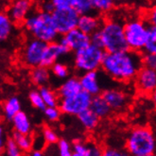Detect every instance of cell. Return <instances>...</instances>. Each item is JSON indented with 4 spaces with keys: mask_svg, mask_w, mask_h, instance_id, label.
I'll list each match as a JSON object with an SVG mask.
<instances>
[{
    "mask_svg": "<svg viewBox=\"0 0 156 156\" xmlns=\"http://www.w3.org/2000/svg\"><path fill=\"white\" fill-rule=\"evenodd\" d=\"M29 99L31 103V105L37 110L44 111V109L47 107L43 100V98L40 94L39 90H32L29 94Z\"/></svg>",
    "mask_w": 156,
    "mask_h": 156,
    "instance_id": "f546056e",
    "label": "cell"
},
{
    "mask_svg": "<svg viewBox=\"0 0 156 156\" xmlns=\"http://www.w3.org/2000/svg\"><path fill=\"white\" fill-rule=\"evenodd\" d=\"M90 109L93 111L98 118H106L112 113V110L108 105V103L105 101V99L102 98L101 95L93 96L91 99L90 103Z\"/></svg>",
    "mask_w": 156,
    "mask_h": 156,
    "instance_id": "ac0fdd59",
    "label": "cell"
},
{
    "mask_svg": "<svg viewBox=\"0 0 156 156\" xmlns=\"http://www.w3.org/2000/svg\"><path fill=\"white\" fill-rule=\"evenodd\" d=\"M43 112H44V116L47 117V119L50 122H57L62 115V112L58 106H54V107L47 106L44 109Z\"/></svg>",
    "mask_w": 156,
    "mask_h": 156,
    "instance_id": "1f68e13d",
    "label": "cell"
},
{
    "mask_svg": "<svg viewBox=\"0 0 156 156\" xmlns=\"http://www.w3.org/2000/svg\"><path fill=\"white\" fill-rule=\"evenodd\" d=\"M93 4L96 12H107L114 8L115 0H93Z\"/></svg>",
    "mask_w": 156,
    "mask_h": 156,
    "instance_id": "4dcf8cb0",
    "label": "cell"
},
{
    "mask_svg": "<svg viewBox=\"0 0 156 156\" xmlns=\"http://www.w3.org/2000/svg\"><path fill=\"white\" fill-rule=\"evenodd\" d=\"M73 156H89L88 145L82 141H76L72 145Z\"/></svg>",
    "mask_w": 156,
    "mask_h": 156,
    "instance_id": "d6a6232c",
    "label": "cell"
},
{
    "mask_svg": "<svg viewBox=\"0 0 156 156\" xmlns=\"http://www.w3.org/2000/svg\"><path fill=\"white\" fill-rule=\"evenodd\" d=\"M4 145H5V140H4V129L2 125H0V155H1L4 151Z\"/></svg>",
    "mask_w": 156,
    "mask_h": 156,
    "instance_id": "60d3db41",
    "label": "cell"
},
{
    "mask_svg": "<svg viewBox=\"0 0 156 156\" xmlns=\"http://www.w3.org/2000/svg\"><path fill=\"white\" fill-rule=\"evenodd\" d=\"M81 86L80 83L79 78H68L66 79L63 83L59 87L58 90V97L60 98H67L73 96L80 91H81Z\"/></svg>",
    "mask_w": 156,
    "mask_h": 156,
    "instance_id": "d6986e66",
    "label": "cell"
},
{
    "mask_svg": "<svg viewBox=\"0 0 156 156\" xmlns=\"http://www.w3.org/2000/svg\"><path fill=\"white\" fill-rule=\"evenodd\" d=\"M100 95L105 99L112 111L115 112L123 110L128 105V101H129L127 95L123 91L118 89H107Z\"/></svg>",
    "mask_w": 156,
    "mask_h": 156,
    "instance_id": "4fadbf2b",
    "label": "cell"
},
{
    "mask_svg": "<svg viewBox=\"0 0 156 156\" xmlns=\"http://www.w3.org/2000/svg\"><path fill=\"white\" fill-rule=\"evenodd\" d=\"M11 120L12 122L14 132L20 133H26V134H29L31 133L32 125L30 122V119L22 110L18 112Z\"/></svg>",
    "mask_w": 156,
    "mask_h": 156,
    "instance_id": "e0dca14e",
    "label": "cell"
},
{
    "mask_svg": "<svg viewBox=\"0 0 156 156\" xmlns=\"http://www.w3.org/2000/svg\"><path fill=\"white\" fill-rule=\"evenodd\" d=\"M19 111H21V102L19 98L15 96H12L6 99V101L3 104V112L7 119L11 120Z\"/></svg>",
    "mask_w": 156,
    "mask_h": 156,
    "instance_id": "7402d4cb",
    "label": "cell"
},
{
    "mask_svg": "<svg viewBox=\"0 0 156 156\" xmlns=\"http://www.w3.org/2000/svg\"><path fill=\"white\" fill-rule=\"evenodd\" d=\"M142 66V54L127 49L112 53L106 52L100 68L112 79L127 82L134 80Z\"/></svg>",
    "mask_w": 156,
    "mask_h": 156,
    "instance_id": "6da1fadb",
    "label": "cell"
},
{
    "mask_svg": "<svg viewBox=\"0 0 156 156\" xmlns=\"http://www.w3.org/2000/svg\"><path fill=\"white\" fill-rule=\"evenodd\" d=\"M59 42L69 48L70 51H77L90 44V36L75 27L66 34L62 35Z\"/></svg>",
    "mask_w": 156,
    "mask_h": 156,
    "instance_id": "8fae6325",
    "label": "cell"
},
{
    "mask_svg": "<svg viewBox=\"0 0 156 156\" xmlns=\"http://www.w3.org/2000/svg\"><path fill=\"white\" fill-rule=\"evenodd\" d=\"M126 152L133 156H153L156 151L155 136L149 127H135L129 133L125 143Z\"/></svg>",
    "mask_w": 156,
    "mask_h": 156,
    "instance_id": "7a4b0ae2",
    "label": "cell"
},
{
    "mask_svg": "<svg viewBox=\"0 0 156 156\" xmlns=\"http://www.w3.org/2000/svg\"><path fill=\"white\" fill-rule=\"evenodd\" d=\"M43 138L48 145H56L59 140V135L52 128L45 127L43 129Z\"/></svg>",
    "mask_w": 156,
    "mask_h": 156,
    "instance_id": "836d02e7",
    "label": "cell"
},
{
    "mask_svg": "<svg viewBox=\"0 0 156 156\" xmlns=\"http://www.w3.org/2000/svg\"><path fill=\"white\" fill-rule=\"evenodd\" d=\"M102 21L97 15L94 14H82L80 15L77 27L88 35L99 30L102 26Z\"/></svg>",
    "mask_w": 156,
    "mask_h": 156,
    "instance_id": "2e32d148",
    "label": "cell"
},
{
    "mask_svg": "<svg viewBox=\"0 0 156 156\" xmlns=\"http://www.w3.org/2000/svg\"><path fill=\"white\" fill-rule=\"evenodd\" d=\"M50 79V71L49 68L44 67L43 66H38L32 67L30 72V80L32 83L37 86L47 85Z\"/></svg>",
    "mask_w": 156,
    "mask_h": 156,
    "instance_id": "44dd1931",
    "label": "cell"
},
{
    "mask_svg": "<svg viewBox=\"0 0 156 156\" xmlns=\"http://www.w3.org/2000/svg\"><path fill=\"white\" fill-rule=\"evenodd\" d=\"M147 40L143 51L145 53L156 54V27L154 24L147 23Z\"/></svg>",
    "mask_w": 156,
    "mask_h": 156,
    "instance_id": "d4e9b609",
    "label": "cell"
},
{
    "mask_svg": "<svg viewBox=\"0 0 156 156\" xmlns=\"http://www.w3.org/2000/svg\"><path fill=\"white\" fill-rule=\"evenodd\" d=\"M24 25L33 38L45 43L56 41L59 35L54 27L51 13L44 11L29 14L24 21Z\"/></svg>",
    "mask_w": 156,
    "mask_h": 156,
    "instance_id": "3957f363",
    "label": "cell"
},
{
    "mask_svg": "<svg viewBox=\"0 0 156 156\" xmlns=\"http://www.w3.org/2000/svg\"><path fill=\"white\" fill-rule=\"evenodd\" d=\"M102 155H104V156H124V155H128V153L123 152V151L117 150L115 148H107L102 151Z\"/></svg>",
    "mask_w": 156,
    "mask_h": 156,
    "instance_id": "74e56055",
    "label": "cell"
},
{
    "mask_svg": "<svg viewBox=\"0 0 156 156\" xmlns=\"http://www.w3.org/2000/svg\"><path fill=\"white\" fill-rule=\"evenodd\" d=\"M105 51L101 48L89 44L86 47L75 51L74 66L81 73L98 70L101 66Z\"/></svg>",
    "mask_w": 156,
    "mask_h": 156,
    "instance_id": "5b68a950",
    "label": "cell"
},
{
    "mask_svg": "<svg viewBox=\"0 0 156 156\" xmlns=\"http://www.w3.org/2000/svg\"><path fill=\"white\" fill-rule=\"evenodd\" d=\"M70 50L65 44H61L59 41H53L50 43H48L47 48L44 52L43 59L41 62V66L50 68L53 63L58 62L60 58L65 56L67 53H69Z\"/></svg>",
    "mask_w": 156,
    "mask_h": 156,
    "instance_id": "7c38bea8",
    "label": "cell"
},
{
    "mask_svg": "<svg viewBox=\"0 0 156 156\" xmlns=\"http://www.w3.org/2000/svg\"><path fill=\"white\" fill-rule=\"evenodd\" d=\"M30 153L32 156H42V155H44V152H42V151H40V150H31V151Z\"/></svg>",
    "mask_w": 156,
    "mask_h": 156,
    "instance_id": "ee69618b",
    "label": "cell"
},
{
    "mask_svg": "<svg viewBox=\"0 0 156 156\" xmlns=\"http://www.w3.org/2000/svg\"><path fill=\"white\" fill-rule=\"evenodd\" d=\"M73 9L80 14H93L96 11L94 9L93 0H72Z\"/></svg>",
    "mask_w": 156,
    "mask_h": 156,
    "instance_id": "4316f807",
    "label": "cell"
},
{
    "mask_svg": "<svg viewBox=\"0 0 156 156\" xmlns=\"http://www.w3.org/2000/svg\"><path fill=\"white\" fill-rule=\"evenodd\" d=\"M4 151H5V154L8 156H20L23 154L12 137H10V138H8L5 141Z\"/></svg>",
    "mask_w": 156,
    "mask_h": 156,
    "instance_id": "f1b7e54d",
    "label": "cell"
},
{
    "mask_svg": "<svg viewBox=\"0 0 156 156\" xmlns=\"http://www.w3.org/2000/svg\"><path fill=\"white\" fill-rule=\"evenodd\" d=\"M77 116H78V119H79L80 123L81 124V126L88 131L95 130L99 123L98 116L92 111L90 108L82 111Z\"/></svg>",
    "mask_w": 156,
    "mask_h": 156,
    "instance_id": "ffe728a7",
    "label": "cell"
},
{
    "mask_svg": "<svg viewBox=\"0 0 156 156\" xmlns=\"http://www.w3.org/2000/svg\"><path fill=\"white\" fill-rule=\"evenodd\" d=\"M13 30V22L7 13L0 12V44L11 36Z\"/></svg>",
    "mask_w": 156,
    "mask_h": 156,
    "instance_id": "603a6c76",
    "label": "cell"
},
{
    "mask_svg": "<svg viewBox=\"0 0 156 156\" xmlns=\"http://www.w3.org/2000/svg\"><path fill=\"white\" fill-rule=\"evenodd\" d=\"M79 80L81 89L92 97L101 94V85L99 82L98 70L82 73Z\"/></svg>",
    "mask_w": 156,
    "mask_h": 156,
    "instance_id": "5bb4252c",
    "label": "cell"
},
{
    "mask_svg": "<svg viewBox=\"0 0 156 156\" xmlns=\"http://www.w3.org/2000/svg\"><path fill=\"white\" fill-rule=\"evenodd\" d=\"M102 38V48L105 52L112 53L127 50L123 26L116 21H107L99 29Z\"/></svg>",
    "mask_w": 156,
    "mask_h": 156,
    "instance_id": "277c9868",
    "label": "cell"
},
{
    "mask_svg": "<svg viewBox=\"0 0 156 156\" xmlns=\"http://www.w3.org/2000/svg\"><path fill=\"white\" fill-rule=\"evenodd\" d=\"M88 148H89V156H101L102 155V150L100 147L95 144H91V145H88Z\"/></svg>",
    "mask_w": 156,
    "mask_h": 156,
    "instance_id": "ab89813d",
    "label": "cell"
},
{
    "mask_svg": "<svg viewBox=\"0 0 156 156\" xmlns=\"http://www.w3.org/2000/svg\"><path fill=\"white\" fill-rule=\"evenodd\" d=\"M142 62L143 66L156 69V54L145 53L144 55H142Z\"/></svg>",
    "mask_w": 156,
    "mask_h": 156,
    "instance_id": "d590c367",
    "label": "cell"
},
{
    "mask_svg": "<svg viewBox=\"0 0 156 156\" xmlns=\"http://www.w3.org/2000/svg\"><path fill=\"white\" fill-rule=\"evenodd\" d=\"M53 24L58 34L63 35L77 27L80 14L72 7L65 9H55L51 12Z\"/></svg>",
    "mask_w": 156,
    "mask_h": 156,
    "instance_id": "ba28073f",
    "label": "cell"
},
{
    "mask_svg": "<svg viewBox=\"0 0 156 156\" xmlns=\"http://www.w3.org/2000/svg\"><path fill=\"white\" fill-rule=\"evenodd\" d=\"M58 154L61 156H72V145L66 139H59L56 143Z\"/></svg>",
    "mask_w": 156,
    "mask_h": 156,
    "instance_id": "e575fe53",
    "label": "cell"
},
{
    "mask_svg": "<svg viewBox=\"0 0 156 156\" xmlns=\"http://www.w3.org/2000/svg\"><path fill=\"white\" fill-rule=\"evenodd\" d=\"M150 23L154 24V25L156 24V12H155V10H153L152 13L150 16Z\"/></svg>",
    "mask_w": 156,
    "mask_h": 156,
    "instance_id": "7bdbcfd3",
    "label": "cell"
},
{
    "mask_svg": "<svg viewBox=\"0 0 156 156\" xmlns=\"http://www.w3.org/2000/svg\"><path fill=\"white\" fill-rule=\"evenodd\" d=\"M91 99L92 96L81 90L73 96L61 98L58 107L62 114L77 116L82 111L90 108Z\"/></svg>",
    "mask_w": 156,
    "mask_h": 156,
    "instance_id": "52a82bcc",
    "label": "cell"
},
{
    "mask_svg": "<svg viewBox=\"0 0 156 156\" xmlns=\"http://www.w3.org/2000/svg\"><path fill=\"white\" fill-rule=\"evenodd\" d=\"M31 6V0H15L7 14L13 23H22L30 14Z\"/></svg>",
    "mask_w": 156,
    "mask_h": 156,
    "instance_id": "9a60e30c",
    "label": "cell"
},
{
    "mask_svg": "<svg viewBox=\"0 0 156 156\" xmlns=\"http://www.w3.org/2000/svg\"><path fill=\"white\" fill-rule=\"evenodd\" d=\"M89 36H90V44L96 45L98 48H102V38H101V35H100L99 30L95 31L94 33L90 34Z\"/></svg>",
    "mask_w": 156,
    "mask_h": 156,
    "instance_id": "8d00e7d4",
    "label": "cell"
},
{
    "mask_svg": "<svg viewBox=\"0 0 156 156\" xmlns=\"http://www.w3.org/2000/svg\"><path fill=\"white\" fill-rule=\"evenodd\" d=\"M48 43L39 39H31L27 42L22 52V61L27 66L35 67L41 66L43 55Z\"/></svg>",
    "mask_w": 156,
    "mask_h": 156,
    "instance_id": "9c48e42d",
    "label": "cell"
},
{
    "mask_svg": "<svg viewBox=\"0 0 156 156\" xmlns=\"http://www.w3.org/2000/svg\"><path fill=\"white\" fill-rule=\"evenodd\" d=\"M55 9H65L72 6V0H50Z\"/></svg>",
    "mask_w": 156,
    "mask_h": 156,
    "instance_id": "f35d334b",
    "label": "cell"
},
{
    "mask_svg": "<svg viewBox=\"0 0 156 156\" xmlns=\"http://www.w3.org/2000/svg\"><path fill=\"white\" fill-rule=\"evenodd\" d=\"M125 39L128 48L141 52L144 49L147 40V23L134 19L126 23L123 26Z\"/></svg>",
    "mask_w": 156,
    "mask_h": 156,
    "instance_id": "8992f818",
    "label": "cell"
},
{
    "mask_svg": "<svg viewBox=\"0 0 156 156\" xmlns=\"http://www.w3.org/2000/svg\"><path fill=\"white\" fill-rule=\"evenodd\" d=\"M39 92L43 98V100H44L45 106H49V107L58 106L59 97L56 92L53 91L51 88L48 87L47 85L40 86Z\"/></svg>",
    "mask_w": 156,
    "mask_h": 156,
    "instance_id": "484cf974",
    "label": "cell"
},
{
    "mask_svg": "<svg viewBox=\"0 0 156 156\" xmlns=\"http://www.w3.org/2000/svg\"><path fill=\"white\" fill-rule=\"evenodd\" d=\"M54 10H55V7L53 6V4H52L51 1L45 2V3L43 5V11L45 12H49V13H51Z\"/></svg>",
    "mask_w": 156,
    "mask_h": 156,
    "instance_id": "b9f144b4",
    "label": "cell"
},
{
    "mask_svg": "<svg viewBox=\"0 0 156 156\" xmlns=\"http://www.w3.org/2000/svg\"><path fill=\"white\" fill-rule=\"evenodd\" d=\"M51 73L60 80H65L67 79L69 76V68L66 65L62 62H56L51 66Z\"/></svg>",
    "mask_w": 156,
    "mask_h": 156,
    "instance_id": "83f0119b",
    "label": "cell"
},
{
    "mask_svg": "<svg viewBox=\"0 0 156 156\" xmlns=\"http://www.w3.org/2000/svg\"><path fill=\"white\" fill-rule=\"evenodd\" d=\"M134 80L137 88L143 94H154L156 88V69L142 66Z\"/></svg>",
    "mask_w": 156,
    "mask_h": 156,
    "instance_id": "30bf717a",
    "label": "cell"
},
{
    "mask_svg": "<svg viewBox=\"0 0 156 156\" xmlns=\"http://www.w3.org/2000/svg\"><path fill=\"white\" fill-rule=\"evenodd\" d=\"M12 138L16 142L17 146L19 147L22 153H30L33 148V139L32 137L26 133H20L14 132L12 134Z\"/></svg>",
    "mask_w": 156,
    "mask_h": 156,
    "instance_id": "cb8c5ba5",
    "label": "cell"
}]
</instances>
